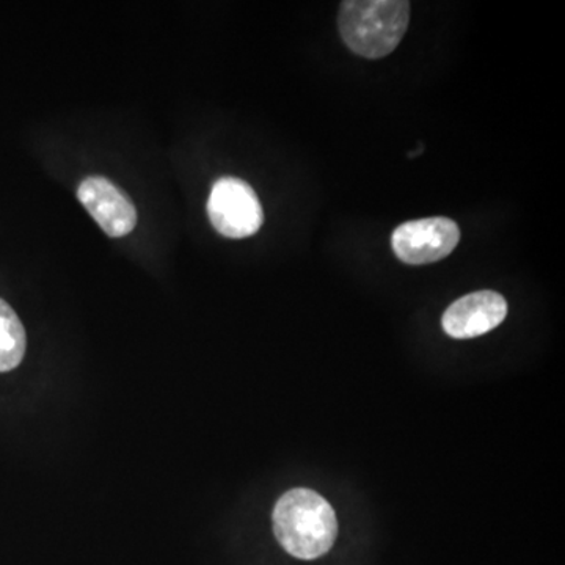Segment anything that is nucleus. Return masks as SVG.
I'll return each instance as SVG.
<instances>
[{"mask_svg": "<svg viewBox=\"0 0 565 565\" xmlns=\"http://www.w3.org/2000/svg\"><path fill=\"white\" fill-rule=\"evenodd\" d=\"M25 330L13 308L0 299V373H9L24 359Z\"/></svg>", "mask_w": 565, "mask_h": 565, "instance_id": "obj_7", "label": "nucleus"}, {"mask_svg": "<svg viewBox=\"0 0 565 565\" xmlns=\"http://www.w3.org/2000/svg\"><path fill=\"white\" fill-rule=\"evenodd\" d=\"M77 199L110 237H122L137 225V211L128 195L102 177L87 178L79 185Z\"/></svg>", "mask_w": 565, "mask_h": 565, "instance_id": "obj_5", "label": "nucleus"}, {"mask_svg": "<svg viewBox=\"0 0 565 565\" xmlns=\"http://www.w3.org/2000/svg\"><path fill=\"white\" fill-rule=\"evenodd\" d=\"M459 241L460 230L455 221L430 217L397 226L393 233L392 245L401 262L411 266H424L451 255Z\"/></svg>", "mask_w": 565, "mask_h": 565, "instance_id": "obj_4", "label": "nucleus"}, {"mask_svg": "<svg viewBox=\"0 0 565 565\" xmlns=\"http://www.w3.org/2000/svg\"><path fill=\"white\" fill-rule=\"evenodd\" d=\"M411 22L405 0H348L341 3L338 28L345 46L360 57L384 58L392 54Z\"/></svg>", "mask_w": 565, "mask_h": 565, "instance_id": "obj_2", "label": "nucleus"}, {"mask_svg": "<svg viewBox=\"0 0 565 565\" xmlns=\"http://www.w3.org/2000/svg\"><path fill=\"white\" fill-rule=\"evenodd\" d=\"M508 315V302L501 294L479 291L456 300L445 311L441 326L456 340H470L492 332Z\"/></svg>", "mask_w": 565, "mask_h": 565, "instance_id": "obj_6", "label": "nucleus"}, {"mask_svg": "<svg viewBox=\"0 0 565 565\" xmlns=\"http://www.w3.org/2000/svg\"><path fill=\"white\" fill-rule=\"evenodd\" d=\"M274 533L289 555L313 561L330 552L338 522L332 505L310 489H292L274 509Z\"/></svg>", "mask_w": 565, "mask_h": 565, "instance_id": "obj_1", "label": "nucleus"}, {"mask_svg": "<svg viewBox=\"0 0 565 565\" xmlns=\"http://www.w3.org/2000/svg\"><path fill=\"white\" fill-rule=\"evenodd\" d=\"M207 215L222 236L244 239L262 228L264 214L250 184L237 178H221L212 185Z\"/></svg>", "mask_w": 565, "mask_h": 565, "instance_id": "obj_3", "label": "nucleus"}]
</instances>
